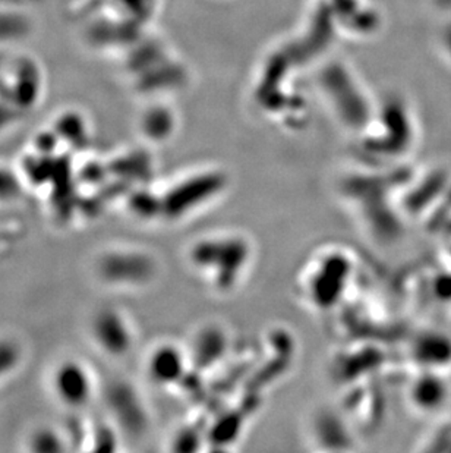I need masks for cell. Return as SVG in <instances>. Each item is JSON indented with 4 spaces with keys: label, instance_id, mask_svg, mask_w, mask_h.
Wrapping results in <instances>:
<instances>
[{
    "label": "cell",
    "instance_id": "6da1fadb",
    "mask_svg": "<svg viewBox=\"0 0 451 453\" xmlns=\"http://www.w3.org/2000/svg\"><path fill=\"white\" fill-rule=\"evenodd\" d=\"M252 249L239 233H217L201 238L189 248L191 267L214 291L229 292L241 283L251 263Z\"/></svg>",
    "mask_w": 451,
    "mask_h": 453
},
{
    "label": "cell",
    "instance_id": "7a4b0ae2",
    "mask_svg": "<svg viewBox=\"0 0 451 453\" xmlns=\"http://www.w3.org/2000/svg\"><path fill=\"white\" fill-rule=\"evenodd\" d=\"M49 392L62 408L81 411L99 395V380L87 361L66 356L49 372Z\"/></svg>",
    "mask_w": 451,
    "mask_h": 453
},
{
    "label": "cell",
    "instance_id": "3957f363",
    "mask_svg": "<svg viewBox=\"0 0 451 453\" xmlns=\"http://www.w3.org/2000/svg\"><path fill=\"white\" fill-rule=\"evenodd\" d=\"M90 342L101 355L121 360L135 347L137 333L130 320L121 308L100 307L88 320Z\"/></svg>",
    "mask_w": 451,
    "mask_h": 453
},
{
    "label": "cell",
    "instance_id": "277c9868",
    "mask_svg": "<svg viewBox=\"0 0 451 453\" xmlns=\"http://www.w3.org/2000/svg\"><path fill=\"white\" fill-rule=\"evenodd\" d=\"M147 253L128 247L106 249L96 260L97 279L109 286H144L156 274V261Z\"/></svg>",
    "mask_w": 451,
    "mask_h": 453
},
{
    "label": "cell",
    "instance_id": "5b68a950",
    "mask_svg": "<svg viewBox=\"0 0 451 453\" xmlns=\"http://www.w3.org/2000/svg\"><path fill=\"white\" fill-rule=\"evenodd\" d=\"M188 365L186 352L173 342H160L150 349L144 372L152 385L169 387L181 381Z\"/></svg>",
    "mask_w": 451,
    "mask_h": 453
},
{
    "label": "cell",
    "instance_id": "8992f818",
    "mask_svg": "<svg viewBox=\"0 0 451 453\" xmlns=\"http://www.w3.org/2000/svg\"><path fill=\"white\" fill-rule=\"evenodd\" d=\"M27 450L31 452H61L65 450V437L54 427L34 428L27 436Z\"/></svg>",
    "mask_w": 451,
    "mask_h": 453
}]
</instances>
